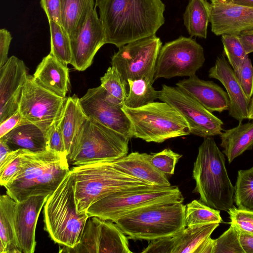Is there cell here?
Here are the masks:
<instances>
[{"label": "cell", "instance_id": "6da1fadb", "mask_svg": "<svg viewBox=\"0 0 253 253\" xmlns=\"http://www.w3.org/2000/svg\"><path fill=\"white\" fill-rule=\"evenodd\" d=\"M106 43L119 48L156 35L164 24L161 0H95Z\"/></svg>", "mask_w": 253, "mask_h": 253}, {"label": "cell", "instance_id": "7a4b0ae2", "mask_svg": "<svg viewBox=\"0 0 253 253\" xmlns=\"http://www.w3.org/2000/svg\"><path fill=\"white\" fill-rule=\"evenodd\" d=\"M114 160H99L70 170L78 213L86 211L91 205L113 193L153 186L123 171Z\"/></svg>", "mask_w": 253, "mask_h": 253}, {"label": "cell", "instance_id": "3957f363", "mask_svg": "<svg viewBox=\"0 0 253 253\" xmlns=\"http://www.w3.org/2000/svg\"><path fill=\"white\" fill-rule=\"evenodd\" d=\"M66 153L26 150L22 169L4 187L16 202L38 195H50L70 171Z\"/></svg>", "mask_w": 253, "mask_h": 253}, {"label": "cell", "instance_id": "277c9868", "mask_svg": "<svg viewBox=\"0 0 253 253\" xmlns=\"http://www.w3.org/2000/svg\"><path fill=\"white\" fill-rule=\"evenodd\" d=\"M193 177L196 182L193 192L199 194L202 202L226 211L234 206V186L227 171L225 156L212 137H205L198 148Z\"/></svg>", "mask_w": 253, "mask_h": 253}, {"label": "cell", "instance_id": "5b68a950", "mask_svg": "<svg viewBox=\"0 0 253 253\" xmlns=\"http://www.w3.org/2000/svg\"><path fill=\"white\" fill-rule=\"evenodd\" d=\"M89 216L78 213L70 171L44 205V230L61 246L73 248L80 242Z\"/></svg>", "mask_w": 253, "mask_h": 253}, {"label": "cell", "instance_id": "8992f818", "mask_svg": "<svg viewBox=\"0 0 253 253\" xmlns=\"http://www.w3.org/2000/svg\"><path fill=\"white\" fill-rule=\"evenodd\" d=\"M183 196L176 186L133 188L119 191L98 200L86 211L96 216L115 222L126 214L151 206L182 203Z\"/></svg>", "mask_w": 253, "mask_h": 253}, {"label": "cell", "instance_id": "52a82bcc", "mask_svg": "<svg viewBox=\"0 0 253 253\" xmlns=\"http://www.w3.org/2000/svg\"><path fill=\"white\" fill-rule=\"evenodd\" d=\"M185 209L182 203L156 205L124 215L114 222L128 239L152 241L172 237L184 229Z\"/></svg>", "mask_w": 253, "mask_h": 253}, {"label": "cell", "instance_id": "ba28073f", "mask_svg": "<svg viewBox=\"0 0 253 253\" xmlns=\"http://www.w3.org/2000/svg\"><path fill=\"white\" fill-rule=\"evenodd\" d=\"M122 109L131 123L133 137L162 143L191 134L184 119L167 102H153L135 108L123 106Z\"/></svg>", "mask_w": 253, "mask_h": 253}, {"label": "cell", "instance_id": "9c48e42d", "mask_svg": "<svg viewBox=\"0 0 253 253\" xmlns=\"http://www.w3.org/2000/svg\"><path fill=\"white\" fill-rule=\"evenodd\" d=\"M129 138L87 118L68 156L79 166L102 160H116L128 153Z\"/></svg>", "mask_w": 253, "mask_h": 253}, {"label": "cell", "instance_id": "30bf717a", "mask_svg": "<svg viewBox=\"0 0 253 253\" xmlns=\"http://www.w3.org/2000/svg\"><path fill=\"white\" fill-rule=\"evenodd\" d=\"M205 61L202 46L191 38L180 37L161 47L154 80L196 75Z\"/></svg>", "mask_w": 253, "mask_h": 253}, {"label": "cell", "instance_id": "8fae6325", "mask_svg": "<svg viewBox=\"0 0 253 253\" xmlns=\"http://www.w3.org/2000/svg\"><path fill=\"white\" fill-rule=\"evenodd\" d=\"M162 45L160 39L156 35L129 42L119 47L112 56L111 65L126 81L142 78L153 83Z\"/></svg>", "mask_w": 253, "mask_h": 253}, {"label": "cell", "instance_id": "7c38bea8", "mask_svg": "<svg viewBox=\"0 0 253 253\" xmlns=\"http://www.w3.org/2000/svg\"><path fill=\"white\" fill-rule=\"evenodd\" d=\"M159 99L173 107L188 124L191 133L202 137L220 135L223 122L179 87L163 84Z\"/></svg>", "mask_w": 253, "mask_h": 253}, {"label": "cell", "instance_id": "4fadbf2b", "mask_svg": "<svg viewBox=\"0 0 253 253\" xmlns=\"http://www.w3.org/2000/svg\"><path fill=\"white\" fill-rule=\"evenodd\" d=\"M80 243L74 248L62 246L60 253H132L128 238L114 222L89 217Z\"/></svg>", "mask_w": 253, "mask_h": 253}, {"label": "cell", "instance_id": "5bb4252c", "mask_svg": "<svg viewBox=\"0 0 253 253\" xmlns=\"http://www.w3.org/2000/svg\"><path fill=\"white\" fill-rule=\"evenodd\" d=\"M41 87L28 76L24 87L18 111L28 122L45 134L61 117L66 100Z\"/></svg>", "mask_w": 253, "mask_h": 253}, {"label": "cell", "instance_id": "9a60e30c", "mask_svg": "<svg viewBox=\"0 0 253 253\" xmlns=\"http://www.w3.org/2000/svg\"><path fill=\"white\" fill-rule=\"evenodd\" d=\"M86 117L129 138L133 137L131 123L122 107L110 100L100 85L89 88L80 98Z\"/></svg>", "mask_w": 253, "mask_h": 253}, {"label": "cell", "instance_id": "2e32d148", "mask_svg": "<svg viewBox=\"0 0 253 253\" xmlns=\"http://www.w3.org/2000/svg\"><path fill=\"white\" fill-rule=\"evenodd\" d=\"M28 76L24 61L15 56L0 67V123L18 110Z\"/></svg>", "mask_w": 253, "mask_h": 253}, {"label": "cell", "instance_id": "e0dca14e", "mask_svg": "<svg viewBox=\"0 0 253 253\" xmlns=\"http://www.w3.org/2000/svg\"><path fill=\"white\" fill-rule=\"evenodd\" d=\"M71 42V64L78 71L85 70L92 64L99 49L106 44L104 30L96 7L89 14L77 36Z\"/></svg>", "mask_w": 253, "mask_h": 253}, {"label": "cell", "instance_id": "ac0fdd59", "mask_svg": "<svg viewBox=\"0 0 253 253\" xmlns=\"http://www.w3.org/2000/svg\"><path fill=\"white\" fill-rule=\"evenodd\" d=\"M210 22L211 31L216 36L239 35L253 29V7L211 2Z\"/></svg>", "mask_w": 253, "mask_h": 253}, {"label": "cell", "instance_id": "d6986e66", "mask_svg": "<svg viewBox=\"0 0 253 253\" xmlns=\"http://www.w3.org/2000/svg\"><path fill=\"white\" fill-rule=\"evenodd\" d=\"M48 195H38L16 202L14 227L18 245L24 253H33L36 242L35 232L40 212Z\"/></svg>", "mask_w": 253, "mask_h": 253}, {"label": "cell", "instance_id": "ffe728a7", "mask_svg": "<svg viewBox=\"0 0 253 253\" xmlns=\"http://www.w3.org/2000/svg\"><path fill=\"white\" fill-rule=\"evenodd\" d=\"M209 77L220 81L229 99V115L239 122L248 119L250 100L245 95L235 71L222 55L217 57L214 65L209 71Z\"/></svg>", "mask_w": 253, "mask_h": 253}, {"label": "cell", "instance_id": "44dd1931", "mask_svg": "<svg viewBox=\"0 0 253 253\" xmlns=\"http://www.w3.org/2000/svg\"><path fill=\"white\" fill-rule=\"evenodd\" d=\"M176 85L211 112L221 113L228 109L227 92L212 81L201 80L195 75L179 81Z\"/></svg>", "mask_w": 253, "mask_h": 253}, {"label": "cell", "instance_id": "7402d4cb", "mask_svg": "<svg viewBox=\"0 0 253 253\" xmlns=\"http://www.w3.org/2000/svg\"><path fill=\"white\" fill-rule=\"evenodd\" d=\"M69 69L51 54L43 58L32 76L33 81L45 90L66 98L70 86Z\"/></svg>", "mask_w": 253, "mask_h": 253}, {"label": "cell", "instance_id": "603a6c76", "mask_svg": "<svg viewBox=\"0 0 253 253\" xmlns=\"http://www.w3.org/2000/svg\"><path fill=\"white\" fill-rule=\"evenodd\" d=\"M152 154L131 152L114 160L115 165L123 171L144 182L159 187L171 186L167 175L152 164Z\"/></svg>", "mask_w": 253, "mask_h": 253}, {"label": "cell", "instance_id": "cb8c5ba5", "mask_svg": "<svg viewBox=\"0 0 253 253\" xmlns=\"http://www.w3.org/2000/svg\"><path fill=\"white\" fill-rule=\"evenodd\" d=\"M0 139L4 141L12 151L24 149L40 152L47 150L45 133L29 122L17 126Z\"/></svg>", "mask_w": 253, "mask_h": 253}, {"label": "cell", "instance_id": "d4e9b609", "mask_svg": "<svg viewBox=\"0 0 253 253\" xmlns=\"http://www.w3.org/2000/svg\"><path fill=\"white\" fill-rule=\"evenodd\" d=\"M87 119L81 107L80 98L75 95L67 97L59 124L68 156Z\"/></svg>", "mask_w": 253, "mask_h": 253}, {"label": "cell", "instance_id": "484cf974", "mask_svg": "<svg viewBox=\"0 0 253 253\" xmlns=\"http://www.w3.org/2000/svg\"><path fill=\"white\" fill-rule=\"evenodd\" d=\"M223 153L231 163L236 158L253 148V122L239 125L220 135Z\"/></svg>", "mask_w": 253, "mask_h": 253}, {"label": "cell", "instance_id": "4316f807", "mask_svg": "<svg viewBox=\"0 0 253 253\" xmlns=\"http://www.w3.org/2000/svg\"><path fill=\"white\" fill-rule=\"evenodd\" d=\"M95 7L94 0H61V26L71 41L77 36Z\"/></svg>", "mask_w": 253, "mask_h": 253}, {"label": "cell", "instance_id": "83f0119b", "mask_svg": "<svg viewBox=\"0 0 253 253\" xmlns=\"http://www.w3.org/2000/svg\"><path fill=\"white\" fill-rule=\"evenodd\" d=\"M16 202L7 194L0 197V253H21L16 236L14 212Z\"/></svg>", "mask_w": 253, "mask_h": 253}, {"label": "cell", "instance_id": "f1b7e54d", "mask_svg": "<svg viewBox=\"0 0 253 253\" xmlns=\"http://www.w3.org/2000/svg\"><path fill=\"white\" fill-rule=\"evenodd\" d=\"M219 225V223L213 222L185 227L172 236V253H195Z\"/></svg>", "mask_w": 253, "mask_h": 253}, {"label": "cell", "instance_id": "f546056e", "mask_svg": "<svg viewBox=\"0 0 253 253\" xmlns=\"http://www.w3.org/2000/svg\"><path fill=\"white\" fill-rule=\"evenodd\" d=\"M210 19V3L206 0H189L183 14V20L191 37L206 39Z\"/></svg>", "mask_w": 253, "mask_h": 253}, {"label": "cell", "instance_id": "4dcf8cb0", "mask_svg": "<svg viewBox=\"0 0 253 253\" xmlns=\"http://www.w3.org/2000/svg\"><path fill=\"white\" fill-rule=\"evenodd\" d=\"M129 91L124 105L128 108H138L154 102L159 99L160 91L152 86V83L145 79H128Z\"/></svg>", "mask_w": 253, "mask_h": 253}, {"label": "cell", "instance_id": "1f68e13d", "mask_svg": "<svg viewBox=\"0 0 253 253\" xmlns=\"http://www.w3.org/2000/svg\"><path fill=\"white\" fill-rule=\"evenodd\" d=\"M50 37V54L67 66L72 59L71 39L62 26L52 21H48Z\"/></svg>", "mask_w": 253, "mask_h": 253}, {"label": "cell", "instance_id": "d6a6232c", "mask_svg": "<svg viewBox=\"0 0 253 253\" xmlns=\"http://www.w3.org/2000/svg\"><path fill=\"white\" fill-rule=\"evenodd\" d=\"M101 86L106 92L108 99L114 103L123 107L127 97L126 81L114 67H108L100 78Z\"/></svg>", "mask_w": 253, "mask_h": 253}, {"label": "cell", "instance_id": "836d02e7", "mask_svg": "<svg viewBox=\"0 0 253 253\" xmlns=\"http://www.w3.org/2000/svg\"><path fill=\"white\" fill-rule=\"evenodd\" d=\"M222 221L219 210L201 201L194 200L186 206L185 221L187 227L213 222L220 223Z\"/></svg>", "mask_w": 253, "mask_h": 253}, {"label": "cell", "instance_id": "e575fe53", "mask_svg": "<svg viewBox=\"0 0 253 253\" xmlns=\"http://www.w3.org/2000/svg\"><path fill=\"white\" fill-rule=\"evenodd\" d=\"M234 200L239 209L253 211V167L238 171Z\"/></svg>", "mask_w": 253, "mask_h": 253}, {"label": "cell", "instance_id": "d590c367", "mask_svg": "<svg viewBox=\"0 0 253 253\" xmlns=\"http://www.w3.org/2000/svg\"><path fill=\"white\" fill-rule=\"evenodd\" d=\"M26 149H19L11 151L0 164V183L5 187L12 181L23 169Z\"/></svg>", "mask_w": 253, "mask_h": 253}, {"label": "cell", "instance_id": "8d00e7d4", "mask_svg": "<svg viewBox=\"0 0 253 253\" xmlns=\"http://www.w3.org/2000/svg\"><path fill=\"white\" fill-rule=\"evenodd\" d=\"M221 41L228 61L235 71L244 63L248 54L244 50L239 35H222Z\"/></svg>", "mask_w": 253, "mask_h": 253}, {"label": "cell", "instance_id": "74e56055", "mask_svg": "<svg viewBox=\"0 0 253 253\" xmlns=\"http://www.w3.org/2000/svg\"><path fill=\"white\" fill-rule=\"evenodd\" d=\"M212 253H246L240 242V233L233 224L213 239Z\"/></svg>", "mask_w": 253, "mask_h": 253}, {"label": "cell", "instance_id": "f35d334b", "mask_svg": "<svg viewBox=\"0 0 253 253\" xmlns=\"http://www.w3.org/2000/svg\"><path fill=\"white\" fill-rule=\"evenodd\" d=\"M182 155L169 148L152 154L151 162L158 170L166 175H172L175 165Z\"/></svg>", "mask_w": 253, "mask_h": 253}, {"label": "cell", "instance_id": "ab89813d", "mask_svg": "<svg viewBox=\"0 0 253 253\" xmlns=\"http://www.w3.org/2000/svg\"><path fill=\"white\" fill-rule=\"evenodd\" d=\"M233 224L240 231L253 235V211L243 210L235 206L227 211Z\"/></svg>", "mask_w": 253, "mask_h": 253}, {"label": "cell", "instance_id": "60d3db41", "mask_svg": "<svg viewBox=\"0 0 253 253\" xmlns=\"http://www.w3.org/2000/svg\"><path fill=\"white\" fill-rule=\"evenodd\" d=\"M235 73L245 95L251 100L253 95V66L248 56Z\"/></svg>", "mask_w": 253, "mask_h": 253}, {"label": "cell", "instance_id": "b9f144b4", "mask_svg": "<svg viewBox=\"0 0 253 253\" xmlns=\"http://www.w3.org/2000/svg\"><path fill=\"white\" fill-rule=\"evenodd\" d=\"M59 119L52 124L46 132L47 149L67 154L59 124Z\"/></svg>", "mask_w": 253, "mask_h": 253}, {"label": "cell", "instance_id": "7bdbcfd3", "mask_svg": "<svg viewBox=\"0 0 253 253\" xmlns=\"http://www.w3.org/2000/svg\"><path fill=\"white\" fill-rule=\"evenodd\" d=\"M174 241L172 237H163L152 240L143 250V253H172Z\"/></svg>", "mask_w": 253, "mask_h": 253}, {"label": "cell", "instance_id": "ee69618b", "mask_svg": "<svg viewBox=\"0 0 253 253\" xmlns=\"http://www.w3.org/2000/svg\"><path fill=\"white\" fill-rule=\"evenodd\" d=\"M40 3L48 21L52 20L61 25V0H41Z\"/></svg>", "mask_w": 253, "mask_h": 253}, {"label": "cell", "instance_id": "f6af8a7d", "mask_svg": "<svg viewBox=\"0 0 253 253\" xmlns=\"http://www.w3.org/2000/svg\"><path fill=\"white\" fill-rule=\"evenodd\" d=\"M27 122L18 110L8 119L0 123V138L17 126Z\"/></svg>", "mask_w": 253, "mask_h": 253}, {"label": "cell", "instance_id": "bcb514c9", "mask_svg": "<svg viewBox=\"0 0 253 253\" xmlns=\"http://www.w3.org/2000/svg\"><path fill=\"white\" fill-rule=\"evenodd\" d=\"M12 37L10 33L6 29L0 30V67L7 61L8 51Z\"/></svg>", "mask_w": 253, "mask_h": 253}, {"label": "cell", "instance_id": "7dc6e473", "mask_svg": "<svg viewBox=\"0 0 253 253\" xmlns=\"http://www.w3.org/2000/svg\"><path fill=\"white\" fill-rule=\"evenodd\" d=\"M239 37L246 54L253 52V29L242 32Z\"/></svg>", "mask_w": 253, "mask_h": 253}, {"label": "cell", "instance_id": "c3c4849f", "mask_svg": "<svg viewBox=\"0 0 253 253\" xmlns=\"http://www.w3.org/2000/svg\"><path fill=\"white\" fill-rule=\"evenodd\" d=\"M238 231L240 233V242L245 253H253V235Z\"/></svg>", "mask_w": 253, "mask_h": 253}, {"label": "cell", "instance_id": "681fc988", "mask_svg": "<svg viewBox=\"0 0 253 253\" xmlns=\"http://www.w3.org/2000/svg\"><path fill=\"white\" fill-rule=\"evenodd\" d=\"M213 246V239L210 237L203 242L195 253H212Z\"/></svg>", "mask_w": 253, "mask_h": 253}, {"label": "cell", "instance_id": "f907efd6", "mask_svg": "<svg viewBox=\"0 0 253 253\" xmlns=\"http://www.w3.org/2000/svg\"><path fill=\"white\" fill-rule=\"evenodd\" d=\"M11 151L6 143L0 139V164L4 161Z\"/></svg>", "mask_w": 253, "mask_h": 253}, {"label": "cell", "instance_id": "816d5d0a", "mask_svg": "<svg viewBox=\"0 0 253 253\" xmlns=\"http://www.w3.org/2000/svg\"><path fill=\"white\" fill-rule=\"evenodd\" d=\"M231 2L239 5L253 7V0H233Z\"/></svg>", "mask_w": 253, "mask_h": 253}, {"label": "cell", "instance_id": "f5cc1de1", "mask_svg": "<svg viewBox=\"0 0 253 253\" xmlns=\"http://www.w3.org/2000/svg\"><path fill=\"white\" fill-rule=\"evenodd\" d=\"M248 119L253 120V95L250 100Z\"/></svg>", "mask_w": 253, "mask_h": 253}, {"label": "cell", "instance_id": "db71d44e", "mask_svg": "<svg viewBox=\"0 0 253 253\" xmlns=\"http://www.w3.org/2000/svg\"><path fill=\"white\" fill-rule=\"evenodd\" d=\"M211 2H217L220 3H229L233 0H211Z\"/></svg>", "mask_w": 253, "mask_h": 253}]
</instances>
